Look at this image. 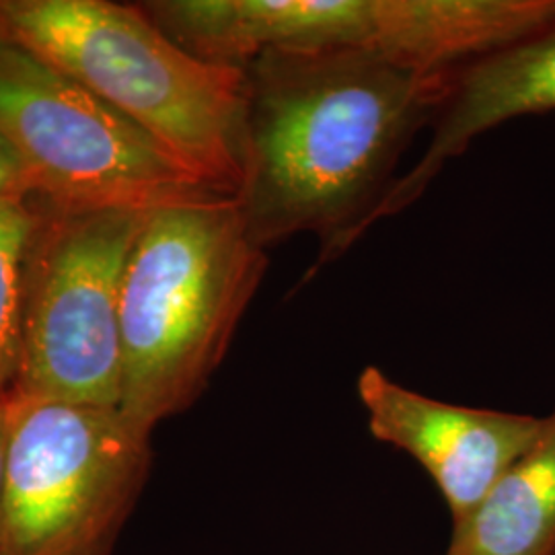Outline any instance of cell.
Listing matches in <instances>:
<instances>
[{
  "mask_svg": "<svg viewBox=\"0 0 555 555\" xmlns=\"http://www.w3.org/2000/svg\"><path fill=\"white\" fill-rule=\"evenodd\" d=\"M144 11L181 48L247 66L272 50L358 52L455 70L555 20V0H163Z\"/></svg>",
  "mask_w": 555,
  "mask_h": 555,
  "instance_id": "cell-4",
  "label": "cell"
},
{
  "mask_svg": "<svg viewBox=\"0 0 555 555\" xmlns=\"http://www.w3.org/2000/svg\"><path fill=\"white\" fill-rule=\"evenodd\" d=\"M266 270L235 198L149 212L121 280V416L151 435L202 396Z\"/></svg>",
  "mask_w": 555,
  "mask_h": 555,
  "instance_id": "cell-2",
  "label": "cell"
},
{
  "mask_svg": "<svg viewBox=\"0 0 555 555\" xmlns=\"http://www.w3.org/2000/svg\"><path fill=\"white\" fill-rule=\"evenodd\" d=\"M555 112V20L453 73L451 91L435 119V132L416 165L397 178L373 215L378 220L412 206L449 160L474 140L511 119Z\"/></svg>",
  "mask_w": 555,
  "mask_h": 555,
  "instance_id": "cell-9",
  "label": "cell"
},
{
  "mask_svg": "<svg viewBox=\"0 0 555 555\" xmlns=\"http://www.w3.org/2000/svg\"><path fill=\"white\" fill-rule=\"evenodd\" d=\"M149 212L43 208L25 270L11 399L119 408L121 280Z\"/></svg>",
  "mask_w": 555,
  "mask_h": 555,
  "instance_id": "cell-7",
  "label": "cell"
},
{
  "mask_svg": "<svg viewBox=\"0 0 555 555\" xmlns=\"http://www.w3.org/2000/svg\"><path fill=\"white\" fill-rule=\"evenodd\" d=\"M0 40L77 80L222 196L245 176L247 70L171 40L144 9L107 0H0Z\"/></svg>",
  "mask_w": 555,
  "mask_h": 555,
  "instance_id": "cell-3",
  "label": "cell"
},
{
  "mask_svg": "<svg viewBox=\"0 0 555 555\" xmlns=\"http://www.w3.org/2000/svg\"><path fill=\"white\" fill-rule=\"evenodd\" d=\"M4 463H7V401H0V498L4 481Z\"/></svg>",
  "mask_w": 555,
  "mask_h": 555,
  "instance_id": "cell-13",
  "label": "cell"
},
{
  "mask_svg": "<svg viewBox=\"0 0 555 555\" xmlns=\"http://www.w3.org/2000/svg\"><path fill=\"white\" fill-rule=\"evenodd\" d=\"M38 199L0 206V401H9L20 378L25 270L43 210Z\"/></svg>",
  "mask_w": 555,
  "mask_h": 555,
  "instance_id": "cell-11",
  "label": "cell"
},
{
  "mask_svg": "<svg viewBox=\"0 0 555 555\" xmlns=\"http://www.w3.org/2000/svg\"><path fill=\"white\" fill-rule=\"evenodd\" d=\"M151 469L118 408L7 401L0 555H109Z\"/></svg>",
  "mask_w": 555,
  "mask_h": 555,
  "instance_id": "cell-5",
  "label": "cell"
},
{
  "mask_svg": "<svg viewBox=\"0 0 555 555\" xmlns=\"http://www.w3.org/2000/svg\"><path fill=\"white\" fill-rule=\"evenodd\" d=\"M0 137L36 199L59 212L155 210L222 196L77 80L2 40Z\"/></svg>",
  "mask_w": 555,
  "mask_h": 555,
  "instance_id": "cell-6",
  "label": "cell"
},
{
  "mask_svg": "<svg viewBox=\"0 0 555 555\" xmlns=\"http://www.w3.org/2000/svg\"><path fill=\"white\" fill-rule=\"evenodd\" d=\"M444 555H555V410L472 515Z\"/></svg>",
  "mask_w": 555,
  "mask_h": 555,
  "instance_id": "cell-10",
  "label": "cell"
},
{
  "mask_svg": "<svg viewBox=\"0 0 555 555\" xmlns=\"http://www.w3.org/2000/svg\"><path fill=\"white\" fill-rule=\"evenodd\" d=\"M357 393L371 435L416 459L449 504L453 527L476 511L543 426V417L417 393L377 366L360 371Z\"/></svg>",
  "mask_w": 555,
  "mask_h": 555,
  "instance_id": "cell-8",
  "label": "cell"
},
{
  "mask_svg": "<svg viewBox=\"0 0 555 555\" xmlns=\"http://www.w3.org/2000/svg\"><path fill=\"white\" fill-rule=\"evenodd\" d=\"M36 199L29 176L15 151L0 137V206Z\"/></svg>",
  "mask_w": 555,
  "mask_h": 555,
  "instance_id": "cell-12",
  "label": "cell"
},
{
  "mask_svg": "<svg viewBox=\"0 0 555 555\" xmlns=\"http://www.w3.org/2000/svg\"><path fill=\"white\" fill-rule=\"evenodd\" d=\"M245 176L237 204L263 249L319 238L321 268L371 229L417 130L455 70L358 52L272 50L247 66Z\"/></svg>",
  "mask_w": 555,
  "mask_h": 555,
  "instance_id": "cell-1",
  "label": "cell"
}]
</instances>
